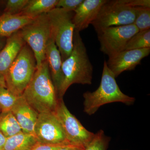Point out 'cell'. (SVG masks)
I'll list each match as a JSON object with an SVG mask.
<instances>
[{
	"instance_id": "obj_24",
	"label": "cell",
	"mask_w": 150,
	"mask_h": 150,
	"mask_svg": "<svg viewBox=\"0 0 150 150\" xmlns=\"http://www.w3.org/2000/svg\"><path fill=\"white\" fill-rule=\"evenodd\" d=\"M29 0H8L6 1L5 7L3 13L17 15L22 11Z\"/></svg>"
},
{
	"instance_id": "obj_18",
	"label": "cell",
	"mask_w": 150,
	"mask_h": 150,
	"mask_svg": "<svg viewBox=\"0 0 150 150\" xmlns=\"http://www.w3.org/2000/svg\"><path fill=\"white\" fill-rule=\"evenodd\" d=\"M58 0H29L20 14L35 18L56 8Z\"/></svg>"
},
{
	"instance_id": "obj_28",
	"label": "cell",
	"mask_w": 150,
	"mask_h": 150,
	"mask_svg": "<svg viewBox=\"0 0 150 150\" xmlns=\"http://www.w3.org/2000/svg\"><path fill=\"white\" fill-rule=\"evenodd\" d=\"M86 147L82 145L70 144L61 148L58 150H84Z\"/></svg>"
},
{
	"instance_id": "obj_31",
	"label": "cell",
	"mask_w": 150,
	"mask_h": 150,
	"mask_svg": "<svg viewBox=\"0 0 150 150\" xmlns=\"http://www.w3.org/2000/svg\"><path fill=\"white\" fill-rule=\"evenodd\" d=\"M6 87L4 78L2 77H0V87Z\"/></svg>"
},
{
	"instance_id": "obj_13",
	"label": "cell",
	"mask_w": 150,
	"mask_h": 150,
	"mask_svg": "<svg viewBox=\"0 0 150 150\" xmlns=\"http://www.w3.org/2000/svg\"><path fill=\"white\" fill-rule=\"evenodd\" d=\"M11 112L16 118L23 132L35 137L34 129L38 113L22 96L18 97Z\"/></svg>"
},
{
	"instance_id": "obj_33",
	"label": "cell",
	"mask_w": 150,
	"mask_h": 150,
	"mask_svg": "<svg viewBox=\"0 0 150 150\" xmlns=\"http://www.w3.org/2000/svg\"><path fill=\"white\" fill-rule=\"evenodd\" d=\"M0 111H1V109H0Z\"/></svg>"
},
{
	"instance_id": "obj_9",
	"label": "cell",
	"mask_w": 150,
	"mask_h": 150,
	"mask_svg": "<svg viewBox=\"0 0 150 150\" xmlns=\"http://www.w3.org/2000/svg\"><path fill=\"white\" fill-rule=\"evenodd\" d=\"M134 24L113 26L96 31L100 50L109 57L124 51L131 37L139 32Z\"/></svg>"
},
{
	"instance_id": "obj_2",
	"label": "cell",
	"mask_w": 150,
	"mask_h": 150,
	"mask_svg": "<svg viewBox=\"0 0 150 150\" xmlns=\"http://www.w3.org/2000/svg\"><path fill=\"white\" fill-rule=\"evenodd\" d=\"M21 96L38 113L54 112L59 98L46 60L37 68Z\"/></svg>"
},
{
	"instance_id": "obj_25",
	"label": "cell",
	"mask_w": 150,
	"mask_h": 150,
	"mask_svg": "<svg viewBox=\"0 0 150 150\" xmlns=\"http://www.w3.org/2000/svg\"><path fill=\"white\" fill-rule=\"evenodd\" d=\"M83 0H58L56 8L73 12L78 8Z\"/></svg>"
},
{
	"instance_id": "obj_23",
	"label": "cell",
	"mask_w": 150,
	"mask_h": 150,
	"mask_svg": "<svg viewBox=\"0 0 150 150\" xmlns=\"http://www.w3.org/2000/svg\"><path fill=\"white\" fill-rule=\"evenodd\" d=\"M110 140V137L106 136L103 130H99L95 134L84 150H107Z\"/></svg>"
},
{
	"instance_id": "obj_1",
	"label": "cell",
	"mask_w": 150,
	"mask_h": 150,
	"mask_svg": "<svg viewBox=\"0 0 150 150\" xmlns=\"http://www.w3.org/2000/svg\"><path fill=\"white\" fill-rule=\"evenodd\" d=\"M62 69L64 81L58 95L59 99H63L68 89L73 84L92 83L93 67L80 32L76 30L74 33L72 51L62 62Z\"/></svg>"
},
{
	"instance_id": "obj_27",
	"label": "cell",
	"mask_w": 150,
	"mask_h": 150,
	"mask_svg": "<svg viewBox=\"0 0 150 150\" xmlns=\"http://www.w3.org/2000/svg\"><path fill=\"white\" fill-rule=\"evenodd\" d=\"M126 4L134 8H150V0H124Z\"/></svg>"
},
{
	"instance_id": "obj_30",
	"label": "cell",
	"mask_w": 150,
	"mask_h": 150,
	"mask_svg": "<svg viewBox=\"0 0 150 150\" xmlns=\"http://www.w3.org/2000/svg\"><path fill=\"white\" fill-rule=\"evenodd\" d=\"M7 39V38L0 36V51L4 47L6 43Z\"/></svg>"
},
{
	"instance_id": "obj_4",
	"label": "cell",
	"mask_w": 150,
	"mask_h": 150,
	"mask_svg": "<svg viewBox=\"0 0 150 150\" xmlns=\"http://www.w3.org/2000/svg\"><path fill=\"white\" fill-rule=\"evenodd\" d=\"M36 69L34 54L25 43L4 76L6 87L16 96H21Z\"/></svg>"
},
{
	"instance_id": "obj_10",
	"label": "cell",
	"mask_w": 150,
	"mask_h": 150,
	"mask_svg": "<svg viewBox=\"0 0 150 150\" xmlns=\"http://www.w3.org/2000/svg\"><path fill=\"white\" fill-rule=\"evenodd\" d=\"M34 132L38 143L46 144L71 143L67 140L62 126L54 112L38 113Z\"/></svg>"
},
{
	"instance_id": "obj_15",
	"label": "cell",
	"mask_w": 150,
	"mask_h": 150,
	"mask_svg": "<svg viewBox=\"0 0 150 150\" xmlns=\"http://www.w3.org/2000/svg\"><path fill=\"white\" fill-rule=\"evenodd\" d=\"M45 57L51 80L58 98L64 81V76L62 71V57L53 39L50 40L46 48Z\"/></svg>"
},
{
	"instance_id": "obj_20",
	"label": "cell",
	"mask_w": 150,
	"mask_h": 150,
	"mask_svg": "<svg viewBox=\"0 0 150 150\" xmlns=\"http://www.w3.org/2000/svg\"><path fill=\"white\" fill-rule=\"evenodd\" d=\"M150 48V29L139 31L127 42L125 50Z\"/></svg>"
},
{
	"instance_id": "obj_17",
	"label": "cell",
	"mask_w": 150,
	"mask_h": 150,
	"mask_svg": "<svg viewBox=\"0 0 150 150\" xmlns=\"http://www.w3.org/2000/svg\"><path fill=\"white\" fill-rule=\"evenodd\" d=\"M38 142L35 136L21 132L6 138L1 150H32Z\"/></svg>"
},
{
	"instance_id": "obj_21",
	"label": "cell",
	"mask_w": 150,
	"mask_h": 150,
	"mask_svg": "<svg viewBox=\"0 0 150 150\" xmlns=\"http://www.w3.org/2000/svg\"><path fill=\"white\" fill-rule=\"evenodd\" d=\"M18 97L11 93L5 87H0V109L1 113H7L11 111Z\"/></svg>"
},
{
	"instance_id": "obj_29",
	"label": "cell",
	"mask_w": 150,
	"mask_h": 150,
	"mask_svg": "<svg viewBox=\"0 0 150 150\" xmlns=\"http://www.w3.org/2000/svg\"><path fill=\"white\" fill-rule=\"evenodd\" d=\"M6 138L0 132V150L2 149L5 143Z\"/></svg>"
},
{
	"instance_id": "obj_32",
	"label": "cell",
	"mask_w": 150,
	"mask_h": 150,
	"mask_svg": "<svg viewBox=\"0 0 150 150\" xmlns=\"http://www.w3.org/2000/svg\"><path fill=\"white\" fill-rule=\"evenodd\" d=\"M3 13H1V11H0V16L1 15H2V14Z\"/></svg>"
},
{
	"instance_id": "obj_16",
	"label": "cell",
	"mask_w": 150,
	"mask_h": 150,
	"mask_svg": "<svg viewBox=\"0 0 150 150\" xmlns=\"http://www.w3.org/2000/svg\"><path fill=\"white\" fill-rule=\"evenodd\" d=\"M34 18L20 14L11 15L3 13L0 16V36L9 37Z\"/></svg>"
},
{
	"instance_id": "obj_11",
	"label": "cell",
	"mask_w": 150,
	"mask_h": 150,
	"mask_svg": "<svg viewBox=\"0 0 150 150\" xmlns=\"http://www.w3.org/2000/svg\"><path fill=\"white\" fill-rule=\"evenodd\" d=\"M150 53V48L125 50L109 57L106 63L116 78L125 71L134 69Z\"/></svg>"
},
{
	"instance_id": "obj_8",
	"label": "cell",
	"mask_w": 150,
	"mask_h": 150,
	"mask_svg": "<svg viewBox=\"0 0 150 150\" xmlns=\"http://www.w3.org/2000/svg\"><path fill=\"white\" fill-rule=\"evenodd\" d=\"M54 112L61 124L67 140L71 144L86 146L95 134L85 128L68 108L63 99H59Z\"/></svg>"
},
{
	"instance_id": "obj_7",
	"label": "cell",
	"mask_w": 150,
	"mask_h": 150,
	"mask_svg": "<svg viewBox=\"0 0 150 150\" xmlns=\"http://www.w3.org/2000/svg\"><path fill=\"white\" fill-rule=\"evenodd\" d=\"M136 15V8L126 4L124 0L107 1L91 24L96 32L107 28L133 24Z\"/></svg>"
},
{
	"instance_id": "obj_22",
	"label": "cell",
	"mask_w": 150,
	"mask_h": 150,
	"mask_svg": "<svg viewBox=\"0 0 150 150\" xmlns=\"http://www.w3.org/2000/svg\"><path fill=\"white\" fill-rule=\"evenodd\" d=\"M136 12V18L133 24L139 31L150 29V8H137Z\"/></svg>"
},
{
	"instance_id": "obj_5",
	"label": "cell",
	"mask_w": 150,
	"mask_h": 150,
	"mask_svg": "<svg viewBox=\"0 0 150 150\" xmlns=\"http://www.w3.org/2000/svg\"><path fill=\"white\" fill-rule=\"evenodd\" d=\"M51 34L59 49L62 62L70 56L73 48L75 26L73 22L74 12L55 8L47 13Z\"/></svg>"
},
{
	"instance_id": "obj_12",
	"label": "cell",
	"mask_w": 150,
	"mask_h": 150,
	"mask_svg": "<svg viewBox=\"0 0 150 150\" xmlns=\"http://www.w3.org/2000/svg\"><path fill=\"white\" fill-rule=\"evenodd\" d=\"M107 0H83L74 12L75 30L80 32L88 27L96 18L102 6Z\"/></svg>"
},
{
	"instance_id": "obj_14",
	"label": "cell",
	"mask_w": 150,
	"mask_h": 150,
	"mask_svg": "<svg viewBox=\"0 0 150 150\" xmlns=\"http://www.w3.org/2000/svg\"><path fill=\"white\" fill-rule=\"evenodd\" d=\"M25 43L19 30L8 38L4 47L0 51V77H4Z\"/></svg>"
},
{
	"instance_id": "obj_26",
	"label": "cell",
	"mask_w": 150,
	"mask_h": 150,
	"mask_svg": "<svg viewBox=\"0 0 150 150\" xmlns=\"http://www.w3.org/2000/svg\"><path fill=\"white\" fill-rule=\"evenodd\" d=\"M71 143H63L59 144H41L38 142L32 150H58Z\"/></svg>"
},
{
	"instance_id": "obj_3",
	"label": "cell",
	"mask_w": 150,
	"mask_h": 150,
	"mask_svg": "<svg viewBox=\"0 0 150 150\" xmlns=\"http://www.w3.org/2000/svg\"><path fill=\"white\" fill-rule=\"evenodd\" d=\"M83 97L84 112L89 115H93L104 104L121 102L130 105L136 100L135 98L128 96L121 91L115 80V75L108 67L105 60L103 63L99 87L92 92H85Z\"/></svg>"
},
{
	"instance_id": "obj_6",
	"label": "cell",
	"mask_w": 150,
	"mask_h": 150,
	"mask_svg": "<svg viewBox=\"0 0 150 150\" xmlns=\"http://www.w3.org/2000/svg\"><path fill=\"white\" fill-rule=\"evenodd\" d=\"M19 32L24 42L33 52L38 68L46 60V48L50 40L53 39L47 13L35 18Z\"/></svg>"
},
{
	"instance_id": "obj_19",
	"label": "cell",
	"mask_w": 150,
	"mask_h": 150,
	"mask_svg": "<svg viewBox=\"0 0 150 150\" xmlns=\"http://www.w3.org/2000/svg\"><path fill=\"white\" fill-rule=\"evenodd\" d=\"M0 132L6 138L23 132L19 124L11 111L0 114Z\"/></svg>"
}]
</instances>
